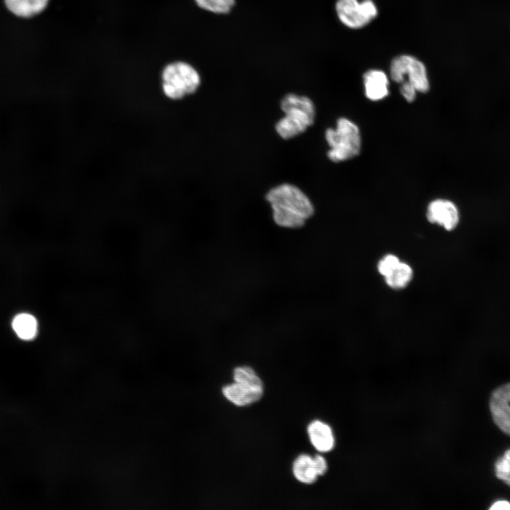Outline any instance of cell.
Masks as SVG:
<instances>
[{
  "instance_id": "obj_1",
  "label": "cell",
  "mask_w": 510,
  "mask_h": 510,
  "mask_svg": "<svg viewBox=\"0 0 510 510\" xmlns=\"http://www.w3.org/2000/svg\"><path fill=\"white\" fill-rule=\"evenodd\" d=\"M266 199L272 208L274 222L280 227H302L314 213V209L309 198L297 186L289 183L271 189Z\"/></svg>"
},
{
  "instance_id": "obj_2",
  "label": "cell",
  "mask_w": 510,
  "mask_h": 510,
  "mask_svg": "<svg viewBox=\"0 0 510 510\" xmlns=\"http://www.w3.org/2000/svg\"><path fill=\"white\" fill-rule=\"evenodd\" d=\"M280 108L285 116L276 123V130L283 139L301 134L314 123L315 108L307 96L288 94L283 98Z\"/></svg>"
},
{
  "instance_id": "obj_3",
  "label": "cell",
  "mask_w": 510,
  "mask_h": 510,
  "mask_svg": "<svg viewBox=\"0 0 510 510\" xmlns=\"http://www.w3.org/2000/svg\"><path fill=\"white\" fill-rule=\"evenodd\" d=\"M330 147L328 158L333 162H341L357 157L361 149V136L358 125L346 118H340L335 128L325 132Z\"/></svg>"
},
{
  "instance_id": "obj_4",
  "label": "cell",
  "mask_w": 510,
  "mask_h": 510,
  "mask_svg": "<svg viewBox=\"0 0 510 510\" xmlns=\"http://www.w3.org/2000/svg\"><path fill=\"white\" fill-rule=\"evenodd\" d=\"M162 91L171 100H179L196 91L200 84L198 71L184 62L168 64L162 74Z\"/></svg>"
},
{
  "instance_id": "obj_5",
  "label": "cell",
  "mask_w": 510,
  "mask_h": 510,
  "mask_svg": "<svg viewBox=\"0 0 510 510\" xmlns=\"http://www.w3.org/2000/svg\"><path fill=\"white\" fill-rule=\"evenodd\" d=\"M392 79L401 84L410 83L420 93H426L430 88L427 71L422 62L414 56L402 55L395 57L390 64Z\"/></svg>"
},
{
  "instance_id": "obj_6",
  "label": "cell",
  "mask_w": 510,
  "mask_h": 510,
  "mask_svg": "<svg viewBox=\"0 0 510 510\" xmlns=\"http://www.w3.org/2000/svg\"><path fill=\"white\" fill-rule=\"evenodd\" d=\"M335 10L339 20L345 26L358 29L368 25L378 15L372 0H337Z\"/></svg>"
},
{
  "instance_id": "obj_7",
  "label": "cell",
  "mask_w": 510,
  "mask_h": 510,
  "mask_svg": "<svg viewBox=\"0 0 510 510\" xmlns=\"http://www.w3.org/2000/svg\"><path fill=\"white\" fill-rule=\"evenodd\" d=\"M426 215L429 222L443 227L447 231L454 230L460 219L457 206L446 199H435L430 202Z\"/></svg>"
},
{
  "instance_id": "obj_8",
  "label": "cell",
  "mask_w": 510,
  "mask_h": 510,
  "mask_svg": "<svg viewBox=\"0 0 510 510\" xmlns=\"http://www.w3.org/2000/svg\"><path fill=\"white\" fill-rule=\"evenodd\" d=\"M489 407L496 425L510 436V383L503 385L493 391Z\"/></svg>"
},
{
  "instance_id": "obj_9",
  "label": "cell",
  "mask_w": 510,
  "mask_h": 510,
  "mask_svg": "<svg viewBox=\"0 0 510 510\" xmlns=\"http://www.w3.org/2000/svg\"><path fill=\"white\" fill-rule=\"evenodd\" d=\"M222 392L225 397L238 407L251 404L261 400L264 387L242 382H234L225 385Z\"/></svg>"
},
{
  "instance_id": "obj_10",
  "label": "cell",
  "mask_w": 510,
  "mask_h": 510,
  "mask_svg": "<svg viewBox=\"0 0 510 510\" xmlns=\"http://www.w3.org/2000/svg\"><path fill=\"white\" fill-rule=\"evenodd\" d=\"M307 434L314 448L320 453H328L335 446V437L331 426L320 420H314L307 426Z\"/></svg>"
},
{
  "instance_id": "obj_11",
  "label": "cell",
  "mask_w": 510,
  "mask_h": 510,
  "mask_svg": "<svg viewBox=\"0 0 510 510\" xmlns=\"http://www.w3.org/2000/svg\"><path fill=\"white\" fill-rule=\"evenodd\" d=\"M365 95L372 101H378L389 94V80L380 69H370L363 74Z\"/></svg>"
},
{
  "instance_id": "obj_12",
  "label": "cell",
  "mask_w": 510,
  "mask_h": 510,
  "mask_svg": "<svg viewBox=\"0 0 510 510\" xmlns=\"http://www.w3.org/2000/svg\"><path fill=\"white\" fill-rule=\"evenodd\" d=\"M293 473L299 482L306 484L314 483L319 477L314 459L307 454H300L295 459L293 463Z\"/></svg>"
},
{
  "instance_id": "obj_13",
  "label": "cell",
  "mask_w": 510,
  "mask_h": 510,
  "mask_svg": "<svg viewBox=\"0 0 510 510\" xmlns=\"http://www.w3.org/2000/svg\"><path fill=\"white\" fill-rule=\"evenodd\" d=\"M49 0H4L8 10L16 16L29 18L42 12Z\"/></svg>"
},
{
  "instance_id": "obj_14",
  "label": "cell",
  "mask_w": 510,
  "mask_h": 510,
  "mask_svg": "<svg viewBox=\"0 0 510 510\" xmlns=\"http://www.w3.org/2000/svg\"><path fill=\"white\" fill-rule=\"evenodd\" d=\"M12 327L16 335L25 341L33 339L38 333L37 320L28 313L17 314L12 321Z\"/></svg>"
},
{
  "instance_id": "obj_15",
  "label": "cell",
  "mask_w": 510,
  "mask_h": 510,
  "mask_svg": "<svg viewBox=\"0 0 510 510\" xmlns=\"http://www.w3.org/2000/svg\"><path fill=\"white\" fill-rule=\"evenodd\" d=\"M413 278V270L407 263L399 264L397 268L386 278V284L391 288L400 290L406 288Z\"/></svg>"
},
{
  "instance_id": "obj_16",
  "label": "cell",
  "mask_w": 510,
  "mask_h": 510,
  "mask_svg": "<svg viewBox=\"0 0 510 510\" xmlns=\"http://www.w3.org/2000/svg\"><path fill=\"white\" fill-rule=\"evenodd\" d=\"M202 9L215 14H227L235 4V0H194Z\"/></svg>"
},
{
  "instance_id": "obj_17",
  "label": "cell",
  "mask_w": 510,
  "mask_h": 510,
  "mask_svg": "<svg viewBox=\"0 0 510 510\" xmlns=\"http://www.w3.org/2000/svg\"><path fill=\"white\" fill-rule=\"evenodd\" d=\"M233 378L235 382H242L257 387H264L261 379L254 370L248 366H242L235 368L233 370Z\"/></svg>"
},
{
  "instance_id": "obj_18",
  "label": "cell",
  "mask_w": 510,
  "mask_h": 510,
  "mask_svg": "<svg viewBox=\"0 0 510 510\" xmlns=\"http://www.w3.org/2000/svg\"><path fill=\"white\" fill-rule=\"evenodd\" d=\"M494 468L497 477L510 486V449L497 459Z\"/></svg>"
},
{
  "instance_id": "obj_19",
  "label": "cell",
  "mask_w": 510,
  "mask_h": 510,
  "mask_svg": "<svg viewBox=\"0 0 510 510\" xmlns=\"http://www.w3.org/2000/svg\"><path fill=\"white\" fill-rule=\"evenodd\" d=\"M400 260L394 254L385 255L378 263V273L385 278L399 265Z\"/></svg>"
},
{
  "instance_id": "obj_20",
  "label": "cell",
  "mask_w": 510,
  "mask_h": 510,
  "mask_svg": "<svg viewBox=\"0 0 510 510\" xmlns=\"http://www.w3.org/2000/svg\"><path fill=\"white\" fill-rule=\"evenodd\" d=\"M402 96L407 102H413L416 96L417 91L416 89L408 81H404L401 83L400 88Z\"/></svg>"
},
{
  "instance_id": "obj_21",
  "label": "cell",
  "mask_w": 510,
  "mask_h": 510,
  "mask_svg": "<svg viewBox=\"0 0 510 510\" xmlns=\"http://www.w3.org/2000/svg\"><path fill=\"white\" fill-rule=\"evenodd\" d=\"M313 459L318 475L322 476L325 475L328 470V464L324 457L322 455L317 454L313 457Z\"/></svg>"
},
{
  "instance_id": "obj_22",
  "label": "cell",
  "mask_w": 510,
  "mask_h": 510,
  "mask_svg": "<svg viewBox=\"0 0 510 510\" xmlns=\"http://www.w3.org/2000/svg\"><path fill=\"white\" fill-rule=\"evenodd\" d=\"M490 509L492 510H506V509H510V503L506 501H497V502L494 503L492 506L490 507Z\"/></svg>"
}]
</instances>
